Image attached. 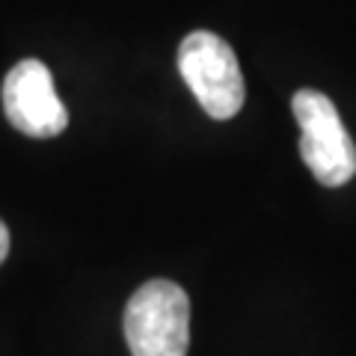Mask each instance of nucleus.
<instances>
[{
    "label": "nucleus",
    "instance_id": "f03ea898",
    "mask_svg": "<svg viewBox=\"0 0 356 356\" xmlns=\"http://www.w3.org/2000/svg\"><path fill=\"white\" fill-rule=\"evenodd\" d=\"M178 72L211 119L226 122L238 116L247 89H243L238 57L226 39L211 30H196L184 36L178 48Z\"/></svg>",
    "mask_w": 356,
    "mask_h": 356
},
{
    "label": "nucleus",
    "instance_id": "f257e3e1",
    "mask_svg": "<svg viewBox=\"0 0 356 356\" xmlns=\"http://www.w3.org/2000/svg\"><path fill=\"white\" fill-rule=\"evenodd\" d=\"M125 341L131 356H187L191 348V300L181 285L152 280L125 306Z\"/></svg>",
    "mask_w": 356,
    "mask_h": 356
},
{
    "label": "nucleus",
    "instance_id": "7ed1b4c3",
    "mask_svg": "<svg viewBox=\"0 0 356 356\" xmlns=\"http://www.w3.org/2000/svg\"><path fill=\"white\" fill-rule=\"evenodd\" d=\"M303 137L300 154L321 184L341 187L356 175V146L336 104L318 89H300L291 102Z\"/></svg>",
    "mask_w": 356,
    "mask_h": 356
},
{
    "label": "nucleus",
    "instance_id": "20e7f679",
    "mask_svg": "<svg viewBox=\"0 0 356 356\" xmlns=\"http://www.w3.org/2000/svg\"><path fill=\"white\" fill-rule=\"evenodd\" d=\"M3 113L9 125L33 140L60 137L69 125V110L54 89L51 69L39 60H21L6 74Z\"/></svg>",
    "mask_w": 356,
    "mask_h": 356
},
{
    "label": "nucleus",
    "instance_id": "39448f33",
    "mask_svg": "<svg viewBox=\"0 0 356 356\" xmlns=\"http://www.w3.org/2000/svg\"><path fill=\"white\" fill-rule=\"evenodd\" d=\"M6 255H9V229H6V222L0 220V264L6 261Z\"/></svg>",
    "mask_w": 356,
    "mask_h": 356
}]
</instances>
